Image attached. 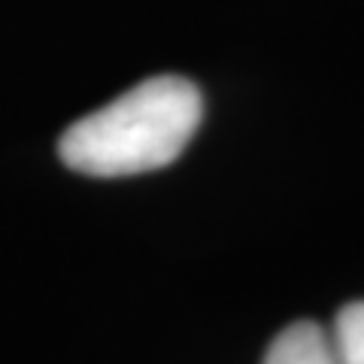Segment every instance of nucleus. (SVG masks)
<instances>
[{
  "instance_id": "1",
  "label": "nucleus",
  "mask_w": 364,
  "mask_h": 364,
  "mask_svg": "<svg viewBox=\"0 0 364 364\" xmlns=\"http://www.w3.org/2000/svg\"><path fill=\"white\" fill-rule=\"evenodd\" d=\"M203 119V97L186 76H152L88 112L61 134V161L82 176L152 173L186 152Z\"/></svg>"
},
{
  "instance_id": "2",
  "label": "nucleus",
  "mask_w": 364,
  "mask_h": 364,
  "mask_svg": "<svg viewBox=\"0 0 364 364\" xmlns=\"http://www.w3.org/2000/svg\"><path fill=\"white\" fill-rule=\"evenodd\" d=\"M261 364H337L331 334L318 322H294L273 337Z\"/></svg>"
},
{
  "instance_id": "3",
  "label": "nucleus",
  "mask_w": 364,
  "mask_h": 364,
  "mask_svg": "<svg viewBox=\"0 0 364 364\" xmlns=\"http://www.w3.org/2000/svg\"><path fill=\"white\" fill-rule=\"evenodd\" d=\"M328 334H331L337 364H364V301L340 306Z\"/></svg>"
}]
</instances>
